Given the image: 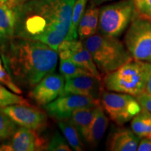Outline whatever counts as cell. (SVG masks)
<instances>
[{
  "label": "cell",
  "instance_id": "2e32d148",
  "mask_svg": "<svg viewBox=\"0 0 151 151\" xmlns=\"http://www.w3.org/2000/svg\"><path fill=\"white\" fill-rule=\"evenodd\" d=\"M99 9L90 3L81 17L78 26V35L81 40H84L98 32Z\"/></svg>",
  "mask_w": 151,
  "mask_h": 151
},
{
  "label": "cell",
  "instance_id": "cb8c5ba5",
  "mask_svg": "<svg viewBox=\"0 0 151 151\" xmlns=\"http://www.w3.org/2000/svg\"><path fill=\"white\" fill-rule=\"evenodd\" d=\"M16 123L13 121L0 107V139H7L16 131Z\"/></svg>",
  "mask_w": 151,
  "mask_h": 151
},
{
  "label": "cell",
  "instance_id": "9a60e30c",
  "mask_svg": "<svg viewBox=\"0 0 151 151\" xmlns=\"http://www.w3.org/2000/svg\"><path fill=\"white\" fill-rule=\"evenodd\" d=\"M109 118L106 115L101 104L99 105L83 140L91 147L97 146L104 137L109 126Z\"/></svg>",
  "mask_w": 151,
  "mask_h": 151
},
{
  "label": "cell",
  "instance_id": "7402d4cb",
  "mask_svg": "<svg viewBox=\"0 0 151 151\" xmlns=\"http://www.w3.org/2000/svg\"><path fill=\"white\" fill-rule=\"evenodd\" d=\"M60 72L65 78L79 75L91 73L86 69L70 60H60Z\"/></svg>",
  "mask_w": 151,
  "mask_h": 151
},
{
  "label": "cell",
  "instance_id": "8992f818",
  "mask_svg": "<svg viewBox=\"0 0 151 151\" xmlns=\"http://www.w3.org/2000/svg\"><path fill=\"white\" fill-rule=\"evenodd\" d=\"M100 102L109 119L119 126L131 121L142 109L134 96L109 90H104Z\"/></svg>",
  "mask_w": 151,
  "mask_h": 151
},
{
  "label": "cell",
  "instance_id": "277c9868",
  "mask_svg": "<svg viewBox=\"0 0 151 151\" xmlns=\"http://www.w3.org/2000/svg\"><path fill=\"white\" fill-rule=\"evenodd\" d=\"M146 78V62L133 59L116 70L104 75L102 81L106 90L137 97L145 92Z\"/></svg>",
  "mask_w": 151,
  "mask_h": 151
},
{
  "label": "cell",
  "instance_id": "5b68a950",
  "mask_svg": "<svg viewBox=\"0 0 151 151\" xmlns=\"http://www.w3.org/2000/svg\"><path fill=\"white\" fill-rule=\"evenodd\" d=\"M136 14L134 0H118L99 9L98 32L118 38L127 29Z\"/></svg>",
  "mask_w": 151,
  "mask_h": 151
},
{
  "label": "cell",
  "instance_id": "ac0fdd59",
  "mask_svg": "<svg viewBox=\"0 0 151 151\" xmlns=\"http://www.w3.org/2000/svg\"><path fill=\"white\" fill-rule=\"evenodd\" d=\"M97 107L78 109L75 111L69 118V122L76 128L83 139L93 120Z\"/></svg>",
  "mask_w": 151,
  "mask_h": 151
},
{
  "label": "cell",
  "instance_id": "ffe728a7",
  "mask_svg": "<svg viewBox=\"0 0 151 151\" xmlns=\"http://www.w3.org/2000/svg\"><path fill=\"white\" fill-rule=\"evenodd\" d=\"M58 125L62 130V132L67 139L73 150L76 151H81L83 150V143L81 139V135L78 130L69 121L60 120Z\"/></svg>",
  "mask_w": 151,
  "mask_h": 151
},
{
  "label": "cell",
  "instance_id": "d590c367",
  "mask_svg": "<svg viewBox=\"0 0 151 151\" xmlns=\"http://www.w3.org/2000/svg\"><path fill=\"white\" fill-rule=\"evenodd\" d=\"M0 2H2V1H1V0H0Z\"/></svg>",
  "mask_w": 151,
  "mask_h": 151
},
{
  "label": "cell",
  "instance_id": "83f0119b",
  "mask_svg": "<svg viewBox=\"0 0 151 151\" xmlns=\"http://www.w3.org/2000/svg\"><path fill=\"white\" fill-rule=\"evenodd\" d=\"M136 98L139 101L141 107L151 113V94L145 92Z\"/></svg>",
  "mask_w": 151,
  "mask_h": 151
},
{
  "label": "cell",
  "instance_id": "4316f807",
  "mask_svg": "<svg viewBox=\"0 0 151 151\" xmlns=\"http://www.w3.org/2000/svg\"><path fill=\"white\" fill-rule=\"evenodd\" d=\"M0 82L9 88L14 93L18 94L22 93L21 89L19 88L18 85L16 84L11 76L3 68L1 61H0Z\"/></svg>",
  "mask_w": 151,
  "mask_h": 151
},
{
  "label": "cell",
  "instance_id": "52a82bcc",
  "mask_svg": "<svg viewBox=\"0 0 151 151\" xmlns=\"http://www.w3.org/2000/svg\"><path fill=\"white\" fill-rule=\"evenodd\" d=\"M123 43L134 60L151 63V22L140 17L134 18Z\"/></svg>",
  "mask_w": 151,
  "mask_h": 151
},
{
  "label": "cell",
  "instance_id": "7c38bea8",
  "mask_svg": "<svg viewBox=\"0 0 151 151\" xmlns=\"http://www.w3.org/2000/svg\"><path fill=\"white\" fill-rule=\"evenodd\" d=\"M48 144L39 132L22 127L16 129L8 143L0 146V151H41L47 150Z\"/></svg>",
  "mask_w": 151,
  "mask_h": 151
},
{
  "label": "cell",
  "instance_id": "3957f363",
  "mask_svg": "<svg viewBox=\"0 0 151 151\" xmlns=\"http://www.w3.org/2000/svg\"><path fill=\"white\" fill-rule=\"evenodd\" d=\"M83 41L101 75L116 70L133 60L125 45L118 38L97 33Z\"/></svg>",
  "mask_w": 151,
  "mask_h": 151
},
{
  "label": "cell",
  "instance_id": "d6986e66",
  "mask_svg": "<svg viewBox=\"0 0 151 151\" xmlns=\"http://www.w3.org/2000/svg\"><path fill=\"white\" fill-rule=\"evenodd\" d=\"M130 127L140 139L151 138V113L142 108L140 112L132 119Z\"/></svg>",
  "mask_w": 151,
  "mask_h": 151
},
{
  "label": "cell",
  "instance_id": "603a6c76",
  "mask_svg": "<svg viewBox=\"0 0 151 151\" xmlns=\"http://www.w3.org/2000/svg\"><path fill=\"white\" fill-rule=\"evenodd\" d=\"M14 104H29V101L18 94L13 93L0 85V107Z\"/></svg>",
  "mask_w": 151,
  "mask_h": 151
},
{
  "label": "cell",
  "instance_id": "8fae6325",
  "mask_svg": "<svg viewBox=\"0 0 151 151\" xmlns=\"http://www.w3.org/2000/svg\"><path fill=\"white\" fill-rule=\"evenodd\" d=\"M65 83L66 79L61 73H50L34 87L29 97L37 104L44 106L62 94Z\"/></svg>",
  "mask_w": 151,
  "mask_h": 151
},
{
  "label": "cell",
  "instance_id": "ba28073f",
  "mask_svg": "<svg viewBox=\"0 0 151 151\" xmlns=\"http://www.w3.org/2000/svg\"><path fill=\"white\" fill-rule=\"evenodd\" d=\"M99 99L73 93H64L43 106L48 114L58 120H66L75 111L83 108L97 107Z\"/></svg>",
  "mask_w": 151,
  "mask_h": 151
},
{
  "label": "cell",
  "instance_id": "e0dca14e",
  "mask_svg": "<svg viewBox=\"0 0 151 151\" xmlns=\"http://www.w3.org/2000/svg\"><path fill=\"white\" fill-rule=\"evenodd\" d=\"M16 18L14 11L6 3L0 2V39L9 40L14 37Z\"/></svg>",
  "mask_w": 151,
  "mask_h": 151
},
{
  "label": "cell",
  "instance_id": "d6a6232c",
  "mask_svg": "<svg viewBox=\"0 0 151 151\" xmlns=\"http://www.w3.org/2000/svg\"><path fill=\"white\" fill-rule=\"evenodd\" d=\"M13 1H14V0H8V1H7L6 3V4L8 5L9 6H10V5L11 4V3L13 2Z\"/></svg>",
  "mask_w": 151,
  "mask_h": 151
},
{
  "label": "cell",
  "instance_id": "7a4b0ae2",
  "mask_svg": "<svg viewBox=\"0 0 151 151\" xmlns=\"http://www.w3.org/2000/svg\"><path fill=\"white\" fill-rule=\"evenodd\" d=\"M58 52L39 41L14 37L9 39L4 62L16 85L32 89L49 73L55 72Z\"/></svg>",
  "mask_w": 151,
  "mask_h": 151
},
{
  "label": "cell",
  "instance_id": "1f68e13d",
  "mask_svg": "<svg viewBox=\"0 0 151 151\" xmlns=\"http://www.w3.org/2000/svg\"><path fill=\"white\" fill-rule=\"evenodd\" d=\"M29 1V0H14L13 2L11 3V4L9 6V7L12 9L13 7L15 6L20 4H22L23 2H25V1Z\"/></svg>",
  "mask_w": 151,
  "mask_h": 151
},
{
  "label": "cell",
  "instance_id": "e575fe53",
  "mask_svg": "<svg viewBox=\"0 0 151 151\" xmlns=\"http://www.w3.org/2000/svg\"><path fill=\"white\" fill-rule=\"evenodd\" d=\"M1 140H2V139H0V141H1Z\"/></svg>",
  "mask_w": 151,
  "mask_h": 151
},
{
  "label": "cell",
  "instance_id": "d4e9b609",
  "mask_svg": "<svg viewBox=\"0 0 151 151\" xmlns=\"http://www.w3.org/2000/svg\"><path fill=\"white\" fill-rule=\"evenodd\" d=\"M71 147L68 143L65 137L59 133H55L48 143L47 150L50 151H71Z\"/></svg>",
  "mask_w": 151,
  "mask_h": 151
},
{
  "label": "cell",
  "instance_id": "9c48e42d",
  "mask_svg": "<svg viewBox=\"0 0 151 151\" xmlns=\"http://www.w3.org/2000/svg\"><path fill=\"white\" fill-rule=\"evenodd\" d=\"M1 109L15 123L21 127L40 132L48 124L46 113L31 104H14Z\"/></svg>",
  "mask_w": 151,
  "mask_h": 151
},
{
  "label": "cell",
  "instance_id": "f1b7e54d",
  "mask_svg": "<svg viewBox=\"0 0 151 151\" xmlns=\"http://www.w3.org/2000/svg\"><path fill=\"white\" fill-rule=\"evenodd\" d=\"M138 151H151V138H142L139 141Z\"/></svg>",
  "mask_w": 151,
  "mask_h": 151
},
{
  "label": "cell",
  "instance_id": "4dcf8cb0",
  "mask_svg": "<svg viewBox=\"0 0 151 151\" xmlns=\"http://www.w3.org/2000/svg\"><path fill=\"white\" fill-rule=\"evenodd\" d=\"M118 1V0H90V2L91 4H93L96 6H99L102 4L109 2V1Z\"/></svg>",
  "mask_w": 151,
  "mask_h": 151
},
{
  "label": "cell",
  "instance_id": "6da1fadb",
  "mask_svg": "<svg viewBox=\"0 0 151 151\" xmlns=\"http://www.w3.org/2000/svg\"><path fill=\"white\" fill-rule=\"evenodd\" d=\"M76 0H29L13 7L14 37L39 41L58 51L70 29Z\"/></svg>",
  "mask_w": 151,
  "mask_h": 151
},
{
  "label": "cell",
  "instance_id": "30bf717a",
  "mask_svg": "<svg viewBox=\"0 0 151 151\" xmlns=\"http://www.w3.org/2000/svg\"><path fill=\"white\" fill-rule=\"evenodd\" d=\"M60 60H70L99 78L101 74L94 63L92 54L82 40H65L58 49Z\"/></svg>",
  "mask_w": 151,
  "mask_h": 151
},
{
  "label": "cell",
  "instance_id": "5bb4252c",
  "mask_svg": "<svg viewBox=\"0 0 151 151\" xmlns=\"http://www.w3.org/2000/svg\"><path fill=\"white\" fill-rule=\"evenodd\" d=\"M140 138L132 129L125 127L117 128L109 136L107 150L111 151H137Z\"/></svg>",
  "mask_w": 151,
  "mask_h": 151
},
{
  "label": "cell",
  "instance_id": "4fadbf2b",
  "mask_svg": "<svg viewBox=\"0 0 151 151\" xmlns=\"http://www.w3.org/2000/svg\"><path fill=\"white\" fill-rule=\"evenodd\" d=\"M66 79L63 93H73L101 99L104 90L102 79L97 78L92 73L79 75Z\"/></svg>",
  "mask_w": 151,
  "mask_h": 151
},
{
  "label": "cell",
  "instance_id": "44dd1931",
  "mask_svg": "<svg viewBox=\"0 0 151 151\" xmlns=\"http://www.w3.org/2000/svg\"><path fill=\"white\" fill-rule=\"evenodd\" d=\"M88 0H76L72 10L70 29L65 40H76L78 38V26L83 14L86 11Z\"/></svg>",
  "mask_w": 151,
  "mask_h": 151
},
{
  "label": "cell",
  "instance_id": "836d02e7",
  "mask_svg": "<svg viewBox=\"0 0 151 151\" xmlns=\"http://www.w3.org/2000/svg\"><path fill=\"white\" fill-rule=\"evenodd\" d=\"M7 1H8V0H1V1H2L3 3H6Z\"/></svg>",
  "mask_w": 151,
  "mask_h": 151
},
{
  "label": "cell",
  "instance_id": "f546056e",
  "mask_svg": "<svg viewBox=\"0 0 151 151\" xmlns=\"http://www.w3.org/2000/svg\"><path fill=\"white\" fill-rule=\"evenodd\" d=\"M145 92L151 94V63L146 62V78Z\"/></svg>",
  "mask_w": 151,
  "mask_h": 151
},
{
  "label": "cell",
  "instance_id": "484cf974",
  "mask_svg": "<svg viewBox=\"0 0 151 151\" xmlns=\"http://www.w3.org/2000/svg\"><path fill=\"white\" fill-rule=\"evenodd\" d=\"M138 16L151 22V0H134Z\"/></svg>",
  "mask_w": 151,
  "mask_h": 151
}]
</instances>
